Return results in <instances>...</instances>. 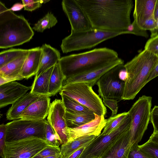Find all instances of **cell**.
<instances>
[{
  "instance_id": "obj_22",
  "label": "cell",
  "mask_w": 158,
  "mask_h": 158,
  "mask_svg": "<svg viewBox=\"0 0 158 158\" xmlns=\"http://www.w3.org/2000/svg\"><path fill=\"white\" fill-rule=\"evenodd\" d=\"M54 66L45 71L36 78H34L31 89V93L37 95L50 97L48 93L50 77Z\"/></svg>"
},
{
  "instance_id": "obj_3",
  "label": "cell",
  "mask_w": 158,
  "mask_h": 158,
  "mask_svg": "<svg viewBox=\"0 0 158 158\" xmlns=\"http://www.w3.org/2000/svg\"><path fill=\"white\" fill-rule=\"evenodd\" d=\"M34 32L23 15H17L0 2V48H6L29 41Z\"/></svg>"
},
{
  "instance_id": "obj_52",
  "label": "cell",
  "mask_w": 158,
  "mask_h": 158,
  "mask_svg": "<svg viewBox=\"0 0 158 158\" xmlns=\"http://www.w3.org/2000/svg\"><path fill=\"white\" fill-rule=\"evenodd\" d=\"M49 0H43V3H45L46 2H49Z\"/></svg>"
},
{
  "instance_id": "obj_4",
  "label": "cell",
  "mask_w": 158,
  "mask_h": 158,
  "mask_svg": "<svg viewBox=\"0 0 158 158\" xmlns=\"http://www.w3.org/2000/svg\"><path fill=\"white\" fill-rule=\"evenodd\" d=\"M158 59V56L144 49L124 64L128 73L122 100L133 99L146 85V81Z\"/></svg>"
},
{
  "instance_id": "obj_36",
  "label": "cell",
  "mask_w": 158,
  "mask_h": 158,
  "mask_svg": "<svg viewBox=\"0 0 158 158\" xmlns=\"http://www.w3.org/2000/svg\"><path fill=\"white\" fill-rule=\"evenodd\" d=\"M127 158H152L139 150L138 143L131 145L127 156Z\"/></svg>"
},
{
  "instance_id": "obj_32",
  "label": "cell",
  "mask_w": 158,
  "mask_h": 158,
  "mask_svg": "<svg viewBox=\"0 0 158 158\" xmlns=\"http://www.w3.org/2000/svg\"><path fill=\"white\" fill-rule=\"evenodd\" d=\"M45 139L49 145L60 147L61 145L59 137L47 120L46 123Z\"/></svg>"
},
{
  "instance_id": "obj_44",
  "label": "cell",
  "mask_w": 158,
  "mask_h": 158,
  "mask_svg": "<svg viewBox=\"0 0 158 158\" xmlns=\"http://www.w3.org/2000/svg\"><path fill=\"white\" fill-rule=\"evenodd\" d=\"M158 76V59L156 65L150 73L146 82V85L149 81Z\"/></svg>"
},
{
  "instance_id": "obj_42",
  "label": "cell",
  "mask_w": 158,
  "mask_h": 158,
  "mask_svg": "<svg viewBox=\"0 0 158 158\" xmlns=\"http://www.w3.org/2000/svg\"><path fill=\"white\" fill-rule=\"evenodd\" d=\"M103 102L105 106H107L112 111L111 116L117 114L118 110V102L115 100L105 99H103Z\"/></svg>"
},
{
  "instance_id": "obj_55",
  "label": "cell",
  "mask_w": 158,
  "mask_h": 158,
  "mask_svg": "<svg viewBox=\"0 0 158 158\" xmlns=\"http://www.w3.org/2000/svg\"></svg>"
},
{
  "instance_id": "obj_53",
  "label": "cell",
  "mask_w": 158,
  "mask_h": 158,
  "mask_svg": "<svg viewBox=\"0 0 158 158\" xmlns=\"http://www.w3.org/2000/svg\"><path fill=\"white\" fill-rule=\"evenodd\" d=\"M156 24H157V28L158 29V19L156 21Z\"/></svg>"
},
{
  "instance_id": "obj_29",
  "label": "cell",
  "mask_w": 158,
  "mask_h": 158,
  "mask_svg": "<svg viewBox=\"0 0 158 158\" xmlns=\"http://www.w3.org/2000/svg\"><path fill=\"white\" fill-rule=\"evenodd\" d=\"M29 49L13 48L0 53V68L20 57L27 55Z\"/></svg>"
},
{
  "instance_id": "obj_35",
  "label": "cell",
  "mask_w": 158,
  "mask_h": 158,
  "mask_svg": "<svg viewBox=\"0 0 158 158\" xmlns=\"http://www.w3.org/2000/svg\"><path fill=\"white\" fill-rule=\"evenodd\" d=\"M60 148L49 145L33 158H44L60 153Z\"/></svg>"
},
{
  "instance_id": "obj_38",
  "label": "cell",
  "mask_w": 158,
  "mask_h": 158,
  "mask_svg": "<svg viewBox=\"0 0 158 158\" xmlns=\"http://www.w3.org/2000/svg\"><path fill=\"white\" fill-rule=\"evenodd\" d=\"M144 49L158 56V34L147 41Z\"/></svg>"
},
{
  "instance_id": "obj_17",
  "label": "cell",
  "mask_w": 158,
  "mask_h": 158,
  "mask_svg": "<svg viewBox=\"0 0 158 158\" xmlns=\"http://www.w3.org/2000/svg\"><path fill=\"white\" fill-rule=\"evenodd\" d=\"M121 64H124V61L119 58L115 61L102 68L69 78L64 81L63 85L75 83L85 82L93 86L106 72L115 66Z\"/></svg>"
},
{
  "instance_id": "obj_13",
  "label": "cell",
  "mask_w": 158,
  "mask_h": 158,
  "mask_svg": "<svg viewBox=\"0 0 158 158\" xmlns=\"http://www.w3.org/2000/svg\"><path fill=\"white\" fill-rule=\"evenodd\" d=\"M66 109L62 100L55 99L50 104L47 121L59 137L61 145L67 142V125L64 117Z\"/></svg>"
},
{
  "instance_id": "obj_14",
  "label": "cell",
  "mask_w": 158,
  "mask_h": 158,
  "mask_svg": "<svg viewBox=\"0 0 158 158\" xmlns=\"http://www.w3.org/2000/svg\"><path fill=\"white\" fill-rule=\"evenodd\" d=\"M95 118L83 125L73 128L67 127L66 133L67 142H70L79 138L87 135L98 136L105 127L106 119L103 115L95 114Z\"/></svg>"
},
{
  "instance_id": "obj_8",
  "label": "cell",
  "mask_w": 158,
  "mask_h": 158,
  "mask_svg": "<svg viewBox=\"0 0 158 158\" xmlns=\"http://www.w3.org/2000/svg\"><path fill=\"white\" fill-rule=\"evenodd\" d=\"M152 98L143 95L128 111L131 118L130 128L131 145L141 141L150 120Z\"/></svg>"
},
{
  "instance_id": "obj_10",
  "label": "cell",
  "mask_w": 158,
  "mask_h": 158,
  "mask_svg": "<svg viewBox=\"0 0 158 158\" xmlns=\"http://www.w3.org/2000/svg\"><path fill=\"white\" fill-rule=\"evenodd\" d=\"M49 145L35 136L6 142L3 158H33Z\"/></svg>"
},
{
  "instance_id": "obj_40",
  "label": "cell",
  "mask_w": 158,
  "mask_h": 158,
  "mask_svg": "<svg viewBox=\"0 0 158 158\" xmlns=\"http://www.w3.org/2000/svg\"><path fill=\"white\" fill-rule=\"evenodd\" d=\"M6 126L2 123L0 125V156L3 158L6 141Z\"/></svg>"
},
{
  "instance_id": "obj_5",
  "label": "cell",
  "mask_w": 158,
  "mask_h": 158,
  "mask_svg": "<svg viewBox=\"0 0 158 158\" xmlns=\"http://www.w3.org/2000/svg\"><path fill=\"white\" fill-rule=\"evenodd\" d=\"M125 34L124 32H112L96 29L74 32L64 38L60 45L63 53L93 48L101 43L116 36Z\"/></svg>"
},
{
  "instance_id": "obj_15",
  "label": "cell",
  "mask_w": 158,
  "mask_h": 158,
  "mask_svg": "<svg viewBox=\"0 0 158 158\" xmlns=\"http://www.w3.org/2000/svg\"><path fill=\"white\" fill-rule=\"evenodd\" d=\"M27 86L13 81L0 85V107L12 104L31 89Z\"/></svg>"
},
{
  "instance_id": "obj_46",
  "label": "cell",
  "mask_w": 158,
  "mask_h": 158,
  "mask_svg": "<svg viewBox=\"0 0 158 158\" xmlns=\"http://www.w3.org/2000/svg\"><path fill=\"white\" fill-rule=\"evenodd\" d=\"M119 77L123 81H126L128 78V73L125 68L121 69L119 73Z\"/></svg>"
},
{
  "instance_id": "obj_24",
  "label": "cell",
  "mask_w": 158,
  "mask_h": 158,
  "mask_svg": "<svg viewBox=\"0 0 158 158\" xmlns=\"http://www.w3.org/2000/svg\"><path fill=\"white\" fill-rule=\"evenodd\" d=\"M97 137L94 135L82 136L62 144L60 153L62 158H67L80 148L89 144Z\"/></svg>"
},
{
  "instance_id": "obj_6",
  "label": "cell",
  "mask_w": 158,
  "mask_h": 158,
  "mask_svg": "<svg viewBox=\"0 0 158 158\" xmlns=\"http://www.w3.org/2000/svg\"><path fill=\"white\" fill-rule=\"evenodd\" d=\"M92 87L85 82L65 85L63 86L59 94L70 97L96 114L105 116L106 108L101 98L93 90Z\"/></svg>"
},
{
  "instance_id": "obj_25",
  "label": "cell",
  "mask_w": 158,
  "mask_h": 158,
  "mask_svg": "<svg viewBox=\"0 0 158 158\" xmlns=\"http://www.w3.org/2000/svg\"><path fill=\"white\" fill-rule=\"evenodd\" d=\"M65 80L58 62L54 66L50 78L48 90L50 97L55 95L60 91Z\"/></svg>"
},
{
  "instance_id": "obj_37",
  "label": "cell",
  "mask_w": 158,
  "mask_h": 158,
  "mask_svg": "<svg viewBox=\"0 0 158 158\" xmlns=\"http://www.w3.org/2000/svg\"><path fill=\"white\" fill-rule=\"evenodd\" d=\"M126 31L127 34H133L146 38H148L149 36L147 31L140 27L134 20L129 26Z\"/></svg>"
},
{
  "instance_id": "obj_9",
  "label": "cell",
  "mask_w": 158,
  "mask_h": 158,
  "mask_svg": "<svg viewBox=\"0 0 158 158\" xmlns=\"http://www.w3.org/2000/svg\"><path fill=\"white\" fill-rule=\"evenodd\" d=\"M47 121L45 119L33 120L19 119L8 123L6 124V142L17 140L31 136L45 139Z\"/></svg>"
},
{
  "instance_id": "obj_43",
  "label": "cell",
  "mask_w": 158,
  "mask_h": 158,
  "mask_svg": "<svg viewBox=\"0 0 158 158\" xmlns=\"http://www.w3.org/2000/svg\"><path fill=\"white\" fill-rule=\"evenodd\" d=\"M24 78L20 74L19 75L6 77H0V85L16 80H21Z\"/></svg>"
},
{
  "instance_id": "obj_28",
  "label": "cell",
  "mask_w": 158,
  "mask_h": 158,
  "mask_svg": "<svg viewBox=\"0 0 158 158\" xmlns=\"http://www.w3.org/2000/svg\"><path fill=\"white\" fill-rule=\"evenodd\" d=\"M66 110L74 114H93V112L66 95H60Z\"/></svg>"
},
{
  "instance_id": "obj_50",
  "label": "cell",
  "mask_w": 158,
  "mask_h": 158,
  "mask_svg": "<svg viewBox=\"0 0 158 158\" xmlns=\"http://www.w3.org/2000/svg\"><path fill=\"white\" fill-rule=\"evenodd\" d=\"M44 158H62V157L60 153L53 156H49Z\"/></svg>"
},
{
  "instance_id": "obj_11",
  "label": "cell",
  "mask_w": 158,
  "mask_h": 158,
  "mask_svg": "<svg viewBox=\"0 0 158 158\" xmlns=\"http://www.w3.org/2000/svg\"><path fill=\"white\" fill-rule=\"evenodd\" d=\"M124 65L119 64L112 68L97 82L99 95L103 100H113L118 102L122 100L125 82L119 78L118 75Z\"/></svg>"
},
{
  "instance_id": "obj_12",
  "label": "cell",
  "mask_w": 158,
  "mask_h": 158,
  "mask_svg": "<svg viewBox=\"0 0 158 158\" xmlns=\"http://www.w3.org/2000/svg\"><path fill=\"white\" fill-rule=\"evenodd\" d=\"M61 4L70 22L71 31H82L93 29L87 16L75 0H63Z\"/></svg>"
},
{
  "instance_id": "obj_45",
  "label": "cell",
  "mask_w": 158,
  "mask_h": 158,
  "mask_svg": "<svg viewBox=\"0 0 158 158\" xmlns=\"http://www.w3.org/2000/svg\"><path fill=\"white\" fill-rule=\"evenodd\" d=\"M89 144L85 145L80 148L77 150L73 152L67 158H80L81 155L84 150L85 148Z\"/></svg>"
},
{
  "instance_id": "obj_16",
  "label": "cell",
  "mask_w": 158,
  "mask_h": 158,
  "mask_svg": "<svg viewBox=\"0 0 158 158\" xmlns=\"http://www.w3.org/2000/svg\"><path fill=\"white\" fill-rule=\"evenodd\" d=\"M50 104V97L42 96L23 111L20 119L33 120H44L49 114Z\"/></svg>"
},
{
  "instance_id": "obj_30",
  "label": "cell",
  "mask_w": 158,
  "mask_h": 158,
  "mask_svg": "<svg viewBox=\"0 0 158 158\" xmlns=\"http://www.w3.org/2000/svg\"><path fill=\"white\" fill-rule=\"evenodd\" d=\"M57 22L53 14L49 12L34 25L33 29L37 32H43L46 29L55 26Z\"/></svg>"
},
{
  "instance_id": "obj_20",
  "label": "cell",
  "mask_w": 158,
  "mask_h": 158,
  "mask_svg": "<svg viewBox=\"0 0 158 158\" xmlns=\"http://www.w3.org/2000/svg\"><path fill=\"white\" fill-rule=\"evenodd\" d=\"M42 53L39 68L34 78L54 66L60 58V52L50 45L44 44L41 47Z\"/></svg>"
},
{
  "instance_id": "obj_1",
  "label": "cell",
  "mask_w": 158,
  "mask_h": 158,
  "mask_svg": "<svg viewBox=\"0 0 158 158\" xmlns=\"http://www.w3.org/2000/svg\"><path fill=\"white\" fill-rule=\"evenodd\" d=\"M83 10L93 29L124 32L131 23L132 0H75Z\"/></svg>"
},
{
  "instance_id": "obj_21",
  "label": "cell",
  "mask_w": 158,
  "mask_h": 158,
  "mask_svg": "<svg viewBox=\"0 0 158 158\" xmlns=\"http://www.w3.org/2000/svg\"><path fill=\"white\" fill-rule=\"evenodd\" d=\"M43 95L33 94L30 92L27 93L15 102L9 109L6 117L9 120L20 119L23 111L32 103Z\"/></svg>"
},
{
  "instance_id": "obj_39",
  "label": "cell",
  "mask_w": 158,
  "mask_h": 158,
  "mask_svg": "<svg viewBox=\"0 0 158 158\" xmlns=\"http://www.w3.org/2000/svg\"><path fill=\"white\" fill-rule=\"evenodd\" d=\"M24 10L32 11L40 7L43 3V0H22Z\"/></svg>"
},
{
  "instance_id": "obj_49",
  "label": "cell",
  "mask_w": 158,
  "mask_h": 158,
  "mask_svg": "<svg viewBox=\"0 0 158 158\" xmlns=\"http://www.w3.org/2000/svg\"><path fill=\"white\" fill-rule=\"evenodd\" d=\"M153 16L156 20L157 21L158 19V0H156L154 11Z\"/></svg>"
},
{
  "instance_id": "obj_47",
  "label": "cell",
  "mask_w": 158,
  "mask_h": 158,
  "mask_svg": "<svg viewBox=\"0 0 158 158\" xmlns=\"http://www.w3.org/2000/svg\"><path fill=\"white\" fill-rule=\"evenodd\" d=\"M24 7L23 4L17 3L13 5L9 9L12 11H17L21 10Z\"/></svg>"
},
{
  "instance_id": "obj_41",
  "label": "cell",
  "mask_w": 158,
  "mask_h": 158,
  "mask_svg": "<svg viewBox=\"0 0 158 158\" xmlns=\"http://www.w3.org/2000/svg\"><path fill=\"white\" fill-rule=\"evenodd\" d=\"M154 128V131L158 133V106H155L152 109L150 120Z\"/></svg>"
},
{
  "instance_id": "obj_27",
  "label": "cell",
  "mask_w": 158,
  "mask_h": 158,
  "mask_svg": "<svg viewBox=\"0 0 158 158\" xmlns=\"http://www.w3.org/2000/svg\"><path fill=\"white\" fill-rule=\"evenodd\" d=\"M27 55L18 58L0 67V77L12 76L20 74Z\"/></svg>"
},
{
  "instance_id": "obj_23",
  "label": "cell",
  "mask_w": 158,
  "mask_h": 158,
  "mask_svg": "<svg viewBox=\"0 0 158 158\" xmlns=\"http://www.w3.org/2000/svg\"><path fill=\"white\" fill-rule=\"evenodd\" d=\"M129 130L120 137L105 155L113 158H123L127 156L131 146Z\"/></svg>"
},
{
  "instance_id": "obj_26",
  "label": "cell",
  "mask_w": 158,
  "mask_h": 158,
  "mask_svg": "<svg viewBox=\"0 0 158 158\" xmlns=\"http://www.w3.org/2000/svg\"><path fill=\"white\" fill-rule=\"evenodd\" d=\"M64 119L67 127H75L85 124L94 120L95 114H74L66 110Z\"/></svg>"
},
{
  "instance_id": "obj_48",
  "label": "cell",
  "mask_w": 158,
  "mask_h": 158,
  "mask_svg": "<svg viewBox=\"0 0 158 158\" xmlns=\"http://www.w3.org/2000/svg\"><path fill=\"white\" fill-rule=\"evenodd\" d=\"M148 140L158 145V133L153 131Z\"/></svg>"
},
{
  "instance_id": "obj_31",
  "label": "cell",
  "mask_w": 158,
  "mask_h": 158,
  "mask_svg": "<svg viewBox=\"0 0 158 158\" xmlns=\"http://www.w3.org/2000/svg\"><path fill=\"white\" fill-rule=\"evenodd\" d=\"M129 113L128 111L124 112L113 116H111L106 119L105 126L101 134L105 135L110 133L121 123Z\"/></svg>"
},
{
  "instance_id": "obj_51",
  "label": "cell",
  "mask_w": 158,
  "mask_h": 158,
  "mask_svg": "<svg viewBox=\"0 0 158 158\" xmlns=\"http://www.w3.org/2000/svg\"><path fill=\"white\" fill-rule=\"evenodd\" d=\"M101 158H113L112 157L107 155H105L103 157H101Z\"/></svg>"
},
{
  "instance_id": "obj_33",
  "label": "cell",
  "mask_w": 158,
  "mask_h": 158,
  "mask_svg": "<svg viewBox=\"0 0 158 158\" xmlns=\"http://www.w3.org/2000/svg\"><path fill=\"white\" fill-rule=\"evenodd\" d=\"M141 151L152 158H158V145L148 140L144 143L139 145Z\"/></svg>"
},
{
  "instance_id": "obj_19",
  "label": "cell",
  "mask_w": 158,
  "mask_h": 158,
  "mask_svg": "<svg viewBox=\"0 0 158 158\" xmlns=\"http://www.w3.org/2000/svg\"><path fill=\"white\" fill-rule=\"evenodd\" d=\"M156 0H135L133 16L137 25L141 27L147 19L153 16Z\"/></svg>"
},
{
  "instance_id": "obj_7",
  "label": "cell",
  "mask_w": 158,
  "mask_h": 158,
  "mask_svg": "<svg viewBox=\"0 0 158 158\" xmlns=\"http://www.w3.org/2000/svg\"><path fill=\"white\" fill-rule=\"evenodd\" d=\"M131 118L129 113L121 123L109 133L101 134L85 148L80 158H99L103 157L125 133L130 130Z\"/></svg>"
},
{
  "instance_id": "obj_18",
  "label": "cell",
  "mask_w": 158,
  "mask_h": 158,
  "mask_svg": "<svg viewBox=\"0 0 158 158\" xmlns=\"http://www.w3.org/2000/svg\"><path fill=\"white\" fill-rule=\"evenodd\" d=\"M42 53V49L39 47L29 49L20 73L24 79H27L36 74L40 66Z\"/></svg>"
},
{
  "instance_id": "obj_54",
  "label": "cell",
  "mask_w": 158,
  "mask_h": 158,
  "mask_svg": "<svg viewBox=\"0 0 158 158\" xmlns=\"http://www.w3.org/2000/svg\"><path fill=\"white\" fill-rule=\"evenodd\" d=\"M123 158H127V156H125Z\"/></svg>"
},
{
  "instance_id": "obj_2",
  "label": "cell",
  "mask_w": 158,
  "mask_h": 158,
  "mask_svg": "<svg viewBox=\"0 0 158 158\" xmlns=\"http://www.w3.org/2000/svg\"><path fill=\"white\" fill-rule=\"evenodd\" d=\"M119 58L115 51L102 48L63 57L58 63L65 80L102 68Z\"/></svg>"
},
{
  "instance_id": "obj_34",
  "label": "cell",
  "mask_w": 158,
  "mask_h": 158,
  "mask_svg": "<svg viewBox=\"0 0 158 158\" xmlns=\"http://www.w3.org/2000/svg\"><path fill=\"white\" fill-rule=\"evenodd\" d=\"M145 30H149L151 32V38L154 37L158 34V29L157 26L156 21L154 16L146 20L140 27Z\"/></svg>"
}]
</instances>
